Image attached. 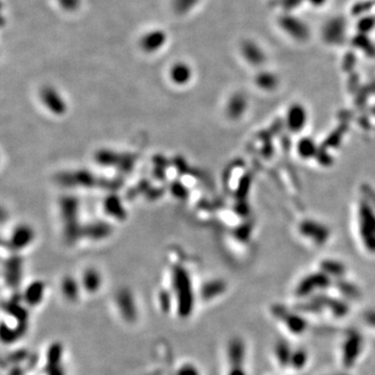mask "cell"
<instances>
[{
  "instance_id": "5b68a950",
  "label": "cell",
  "mask_w": 375,
  "mask_h": 375,
  "mask_svg": "<svg viewBox=\"0 0 375 375\" xmlns=\"http://www.w3.org/2000/svg\"><path fill=\"white\" fill-rule=\"evenodd\" d=\"M170 78L176 85H186L192 78V69L186 63L178 62L170 70Z\"/></svg>"
},
{
  "instance_id": "8992f818",
  "label": "cell",
  "mask_w": 375,
  "mask_h": 375,
  "mask_svg": "<svg viewBox=\"0 0 375 375\" xmlns=\"http://www.w3.org/2000/svg\"><path fill=\"white\" fill-rule=\"evenodd\" d=\"M273 353L274 360L276 361V364L279 366V368L289 369L293 353V350L290 348V346L283 341H278L274 346Z\"/></svg>"
},
{
  "instance_id": "3957f363",
  "label": "cell",
  "mask_w": 375,
  "mask_h": 375,
  "mask_svg": "<svg viewBox=\"0 0 375 375\" xmlns=\"http://www.w3.org/2000/svg\"><path fill=\"white\" fill-rule=\"evenodd\" d=\"M41 99L52 113L60 115L66 110V103L55 88L45 87L41 91Z\"/></svg>"
},
{
  "instance_id": "7a4b0ae2",
  "label": "cell",
  "mask_w": 375,
  "mask_h": 375,
  "mask_svg": "<svg viewBox=\"0 0 375 375\" xmlns=\"http://www.w3.org/2000/svg\"><path fill=\"white\" fill-rule=\"evenodd\" d=\"M274 315L281 326L293 336H301L307 329V322L300 315L285 309H276Z\"/></svg>"
},
{
  "instance_id": "52a82bcc",
  "label": "cell",
  "mask_w": 375,
  "mask_h": 375,
  "mask_svg": "<svg viewBox=\"0 0 375 375\" xmlns=\"http://www.w3.org/2000/svg\"><path fill=\"white\" fill-rule=\"evenodd\" d=\"M309 363V354L302 349L293 350L292 358L290 362L289 369H293L295 371H301Z\"/></svg>"
},
{
  "instance_id": "277c9868",
  "label": "cell",
  "mask_w": 375,
  "mask_h": 375,
  "mask_svg": "<svg viewBox=\"0 0 375 375\" xmlns=\"http://www.w3.org/2000/svg\"><path fill=\"white\" fill-rule=\"evenodd\" d=\"M167 40V34L160 29L145 33L140 40V46L145 52H154L162 47Z\"/></svg>"
},
{
  "instance_id": "30bf717a",
  "label": "cell",
  "mask_w": 375,
  "mask_h": 375,
  "mask_svg": "<svg viewBox=\"0 0 375 375\" xmlns=\"http://www.w3.org/2000/svg\"><path fill=\"white\" fill-rule=\"evenodd\" d=\"M60 6L67 12H73L80 6V0H58Z\"/></svg>"
},
{
  "instance_id": "ba28073f",
  "label": "cell",
  "mask_w": 375,
  "mask_h": 375,
  "mask_svg": "<svg viewBox=\"0 0 375 375\" xmlns=\"http://www.w3.org/2000/svg\"><path fill=\"white\" fill-rule=\"evenodd\" d=\"M31 231L27 227L22 228H16L14 231V235L12 237V243L16 247H22L26 246L30 240H31Z\"/></svg>"
},
{
  "instance_id": "9c48e42d",
  "label": "cell",
  "mask_w": 375,
  "mask_h": 375,
  "mask_svg": "<svg viewBox=\"0 0 375 375\" xmlns=\"http://www.w3.org/2000/svg\"><path fill=\"white\" fill-rule=\"evenodd\" d=\"M199 0H173V10L180 15L187 14L190 12Z\"/></svg>"
},
{
  "instance_id": "6da1fadb",
  "label": "cell",
  "mask_w": 375,
  "mask_h": 375,
  "mask_svg": "<svg viewBox=\"0 0 375 375\" xmlns=\"http://www.w3.org/2000/svg\"><path fill=\"white\" fill-rule=\"evenodd\" d=\"M364 348V340L360 332L350 331L346 335L341 344L340 360L347 369L352 368L358 362Z\"/></svg>"
},
{
  "instance_id": "8fae6325",
  "label": "cell",
  "mask_w": 375,
  "mask_h": 375,
  "mask_svg": "<svg viewBox=\"0 0 375 375\" xmlns=\"http://www.w3.org/2000/svg\"><path fill=\"white\" fill-rule=\"evenodd\" d=\"M97 281H98V275L94 271H90L86 274V282H87L88 287L90 289L94 290L97 288V285H98Z\"/></svg>"
}]
</instances>
